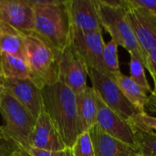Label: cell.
<instances>
[{"label": "cell", "instance_id": "24", "mask_svg": "<svg viewBox=\"0 0 156 156\" xmlns=\"http://www.w3.org/2000/svg\"><path fill=\"white\" fill-rule=\"evenodd\" d=\"M74 156H96L94 145L90 138V133H80L72 146Z\"/></svg>", "mask_w": 156, "mask_h": 156}, {"label": "cell", "instance_id": "28", "mask_svg": "<svg viewBox=\"0 0 156 156\" xmlns=\"http://www.w3.org/2000/svg\"><path fill=\"white\" fill-rule=\"evenodd\" d=\"M146 108L150 112L156 113V88H154V90H152L151 94L149 95V100H148L145 109Z\"/></svg>", "mask_w": 156, "mask_h": 156}, {"label": "cell", "instance_id": "12", "mask_svg": "<svg viewBox=\"0 0 156 156\" xmlns=\"http://www.w3.org/2000/svg\"><path fill=\"white\" fill-rule=\"evenodd\" d=\"M71 27L83 32H102L97 0H66Z\"/></svg>", "mask_w": 156, "mask_h": 156}, {"label": "cell", "instance_id": "5", "mask_svg": "<svg viewBox=\"0 0 156 156\" xmlns=\"http://www.w3.org/2000/svg\"><path fill=\"white\" fill-rule=\"evenodd\" d=\"M0 113L4 121L5 141L17 147L27 148L37 120L6 90L0 101Z\"/></svg>", "mask_w": 156, "mask_h": 156}, {"label": "cell", "instance_id": "33", "mask_svg": "<svg viewBox=\"0 0 156 156\" xmlns=\"http://www.w3.org/2000/svg\"><path fill=\"white\" fill-rule=\"evenodd\" d=\"M4 81H5V78H4V75L2 73L1 67H0V84H4Z\"/></svg>", "mask_w": 156, "mask_h": 156}, {"label": "cell", "instance_id": "8", "mask_svg": "<svg viewBox=\"0 0 156 156\" xmlns=\"http://www.w3.org/2000/svg\"><path fill=\"white\" fill-rule=\"evenodd\" d=\"M126 18L135 35L145 67L148 54L156 48V16L129 5Z\"/></svg>", "mask_w": 156, "mask_h": 156}, {"label": "cell", "instance_id": "27", "mask_svg": "<svg viewBox=\"0 0 156 156\" xmlns=\"http://www.w3.org/2000/svg\"><path fill=\"white\" fill-rule=\"evenodd\" d=\"M145 68L148 69L149 73L151 74L154 80V88H156V48L152 49L150 53L148 54V57L145 62Z\"/></svg>", "mask_w": 156, "mask_h": 156}, {"label": "cell", "instance_id": "4", "mask_svg": "<svg viewBox=\"0 0 156 156\" xmlns=\"http://www.w3.org/2000/svg\"><path fill=\"white\" fill-rule=\"evenodd\" d=\"M97 5L102 28L110 34L118 46L125 48L129 54L136 55L144 62L135 35L126 18V12L129 8L128 1L97 0Z\"/></svg>", "mask_w": 156, "mask_h": 156}, {"label": "cell", "instance_id": "16", "mask_svg": "<svg viewBox=\"0 0 156 156\" xmlns=\"http://www.w3.org/2000/svg\"><path fill=\"white\" fill-rule=\"evenodd\" d=\"M76 102L80 133L89 132L97 124V94L93 88L88 86L84 90L76 94Z\"/></svg>", "mask_w": 156, "mask_h": 156}, {"label": "cell", "instance_id": "31", "mask_svg": "<svg viewBox=\"0 0 156 156\" xmlns=\"http://www.w3.org/2000/svg\"><path fill=\"white\" fill-rule=\"evenodd\" d=\"M5 92V89L4 87V85L3 84H0V101H1V99H2V97H3V95H4Z\"/></svg>", "mask_w": 156, "mask_h": 156}, {"label": "cell", "instance_id": "1", "mask_svg": "<svg viewBox=\"0 0 156 156\" xmlns=\"http://www.w3.org/2000/svg\"><path fill=\"white\" fill-rule=\"evenodd\" d=\"M44 110L61 135L67 147L72 148L80 134L76 93L61 81L42 89Z\"/></svg>", "mask_w": 156, "mask_h": 156}, {"label": "cell", "instance_id": "29", "mask_svg": "<svg viewBox=\"0 0 156 156\" xmlns=\"http://www.w3.org/2000/svg\"><path fill=\"white\" fill-rule=\"evenodd\" d=\"M13 144H10L5 141H2L0 143V156H8L11 150L15 147Z\"/></svg>", "mask_w": 156, "mask_h": 156}, {"label": "cell", "instance_id": "17", "mask_svg": "<svg viewBox=\"0 0 156 156\" xmlns=\"http://www.w3.org/2000/svg\"><path fill=\"white\" fill-rule=\"evenodd\" d=\"M6 53L25 59L23 34L0 16V54Z\"/></svg>", "mask_w": 156, "mask_h": 156}, {"label": "cell", "instance_id": "32", "mask_svg": "<svg viewBox=\"0 0 156 156\" xmlns=\"http://www.w3.org/2000/svg\"><path fill=\"white\" fill-rule=\"evenodd\" d=\"M2 141H5V135H4V132H3L2 126H0V143Z\"/></svg>", "mask_w": 156, "mask_h": 156}, {"label": "cell", "instance_id": "3", "mask_svg": "<svg viewBox=\"0 0 156 156\" xmlns=\"http://www.w3.org/2000/svg\"><path fill=\"white\" fill-rule=\"evenodd\" d=\"M25 61L28 67L29 79L41 90L58 81V56L57 50L35 31L22 32Z\"/></svg>", "mask_w": 156, "mask_h": 156}, {"label": "cell", "instance_id": "13", "mask_svg": "<svg viewBox=\"0 0 156 156\" xmlns=\"http://www.w3.org/2000/svg\"><path fill=\"white\" fill-rule=\"evenodd\" d=\"M0 16L21 32L35 31L33 0H0Z\"/></svg>", "mask_w": 156, "mask_h": 156}, {"label": "cell", "instance_id": "9", "mask_svg": "<svg viewBox=\"0 0 156 156\" xmlns=\"http://www.w3.org/2000/svg\"><path fill=\"white\" fill-rule=\"evenodd\" d=\"M69 43L83 58L89 69L101 71L102 52L105 46L102 32H83L71 27Z\"/></svg>", "mask_w": 156, "mask_h": 156}, {"label": "cell", "instance_id": "22", "mask_svg": "<svg viewBox=\"0 0 156 156\" xmlns=\"http://www.w3.org/2000/svg\"><path fill=\"white\" fill-rule=\"evenodd\" d=\"M134 132L156 134V117L149 115L146 112H142L128 120Z\"/></svg>", "mask_w": 156, "mask_h": 156}, {"label": "cell", "instance_id": "25", "mask_svg": "<svg viewBox=\"0 0 156 156\" xmlns=\"http://www.w3.org/2000/svg\"><path fill=\"white\" fill-rule=\"evenodd\" d=\"M131 7L156 16V0H128Z\"/></svg>", "mask_w": 156, "mask_h": 156}, {"label": "cell", "instance_id": "21", "mask_svg": "<svg viewBox=\"0 0 156 156\" xmlns=\"http://www.w3.org/2000/svg\"><path fill=\"white\" fill-rule=\"evenodd\" d=\"M130 78L140 87H142L147 93L152 92L150 84L147 80L144 64L143 60L134 54H130Z\"/></svg>", "mask_w": 156, "mask_h": 156}, {"label": "cell", "instance_id": "23", "mask_svg": "<svg viewBox=\"0 0 156 156\" xmlns=\"http://www.w3.org/2000/svg\"><path fill=\"white\" fill-rule=\"evenodd\" d=\"M135 137L141 156H156V134L135 132Z\"/></svg>", "mask_w": 156, "mask_h": 156}, {"label": "cell", "instance_id": "15", "mask_svg": "<svg viewBox=\"0 0 156 156\" xmlns=\"http://www.w3.org/2000/svg\"><path fill=\"white\" fill-rule=\"evenodd\" d=\"M89 133L96 156H141L138 148L105 133L97 124Z\"/></svg>", "mask_w": 156, "mask_h": 156}, {"label": "cell", "instance_id": "18", "mask_svg": "<svg viewBox=\"0 0 156 156\" xmlns=\"http://www.w3.org/2000/svg\"><path fill=\"white\" fill-rule=\"evenodd\" d=\"M120 87L122 92L129 102L134 106L140 112H145V107L149 100L147 92L136 84L129 76L121 73L114 80Z\"/></svg>", "mask_w": 156, "mask_h": 156}, {"label": "cell", "instance_id": "7", "mask_svg": "<svg viewBox=\"0 0 156 156\" xmlns=\"http://www.w3.org/2000/svg\"><path fill=\"white\" fill-rule=\"evenodd\" d=\"M88 71L85 60L69 42L58 56V80L78 94L88 87Z\"/></svg>", "mask_w": 156, "mask_h": 156}, {"label": "cell", "instance_id": "10", "mask_svg": "<svg viewBox=\"0 0 156 156\" xmlns=\"http://www.w3.org/2000/svg\"><path fill=\"white\" fill-rule=\"evenodd\" d=\"M97 125L107 134L136 147L135 132L129 122L106 106L97 95ZM137 148V147H136Z\"/></svg>", "mask_w": 156, "mask_h": 156}, {"label": "cell", "instance_id": "20", "mask_svg": "<svg viewBox=\"0 0 156 156\" xmlns=\"http://www.w3.org/2000/svg\"><path fill=\"white\" fill-rule=\"evenodd\" d=\"M118 45L111 39L104 46L101 59V71L112 79L115 80L121 72L120 63L118 58Z\"/></svg>", "mask_w": 156, "mask_h": 156}, {"label": "cell", "instance_id": "2", "mask_svg": "<svg viewBox=\"0 0 156 156\" xmlns=\"http://www.w3.org/2000/svg\"><path fill=\"white\" fill-rule=\"evenodd\" d=\"M33 5L35 32L57 50H63L71 30L66 0H33Z\"/></svg>", "mask_w": 156, "mask_h": 156}, {"label": "cell", "instance_id": "26", "mask_svg": "<svg viewBox=\"0 0 156 156\" xmlns=\"http://www.w3.org/2000/svg\"><path fill=\"white\" fill-rule=\"evenodd\" d=\"M32 156H74L72 148L67 147L61 151H44L28 147L26 149Z\"/></svg>", "mask_w": 156, "mask_h": 156}, {"label": "cell", "instance_id": "19", "mask_svg": "<svg viewBox=\"0 0 156 156\" xmlns=\"http://www.w3.org/2000/svg\"><path fill=\"white\" fill-rule=\"evenodd\" d=\"M0 67L5 79H29V70L25 59L11 54H0Z\"/></svg>", "mask_w": 156, "mask_h": 156}, {"label": "cell", "instance_id": "30", "mask_svg": "<svg viewBox=\"0 0 156 156\" xmlns=\"http://www.w3.org/2000/svg\"><path fill=\"white\" fill-rule=\"evenodd\" d=\"M8 156H32L26 149L22 148V147H17V146H15Z\"/></svg>", "mask_w": 156, "mask_h": 156}, {"label": "cell", "instance_id": "14", "mask_svg": "<svg viewBox=\"0 0 156 156\" xmlns=\"http://www.w3.org/2000/svg\"><path fill=\"white\" fill-rule=\"evenodd\" d=\"M28 147L44 151H61L67 148L61 135L44 109L36 121L34 130L28 139Z\"/></svg>", "mask_w": 156, "mask_h": 156}, {"label": "cell", "instance_id": "6", "mask_svg": "<svg viewBox=\"0 0 156 156\" xmlns=\"http://www.w3.org/2000/svg\"><path fill=\"white\" fill-rule=\"evenodd\" d=\"M88 76L99 98L121 117L128 121L140 112L125 98L113 79L95 69H89Z\"/></svg>", "mask_w": 156, "mask_h": 156}, {"label": "cell", "instance_id": "11", "mask_svg": "<svg viewBox=\"0 0 156 156\" xmlns=\"http://www.w3.org/2000/svg\"><path fill=\"white\" fill-rule=\"evenodd\" d=\"M3 85L5 90L21 103L37 120L44 109L42 90L30 79H5Z\"/></svg>", "mask_w": 156, "mask_h": 156}]
</instances>
